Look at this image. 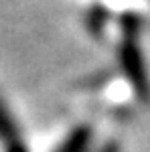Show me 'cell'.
Wrapping results in <instances>:
<instances>
[{
    "label": "cell",
    "instance_id": "2",
    "mask_svg": "<svg viewBox=\"0 0 150 152\" xmlns=\"http://www.w3.org/2000/svg\"><path fill=\"white\" fill-rule=\"evenodd\" d=\"M0 144L4 152H29L26 140L23 138L16 120L2 97H0Z\"/></svg>",
    "mask_w": 150,
    "mask_h": 152
},
{
    "label": "cell",
    "instance_id": "1",
    "mask_svg": "<svg viewBox=\"0 0 150 152\" xmlns=\"http://www.w3.org/2000/svg\"><path fill=\"white\" fill-rule=\"evenodd\" d=\"M118 61H120V69L124 73V77L132 85L136 95L142 102H148L150 79L138 45V33H124V39L120 41V47H118Z\"/></svg>",
    "mask_w": 150,
    "mask_h": 152
},
{
    "label": "cell",
    "instance_id": "3",
    "mask_svg": "<svg viewBox=\"0 0 150 152\" xmlns=\"http://www.w3.org/2000/svg\"><path fill=\"white\" fill-rule=\"evenodd\" d=\"M93 142V130L87 124L75 126L69 134L63 138V142L59 144L55 152H87Z\"/></svg>",
    "mask_w": 150,
    "mask_h": 152
},
{
    "label": "cell",
    "instance_id": "4",
    "mask_svg": "<svg viewBox=\"0 0 150 152\" xmlns=\"http://www.w3.org/2000/svg\"><path fill=\"white\" fill-rule=\"evenodd\" d=\"M105 23H108V10L102 6H93L91 10L87 12V28L93 35H102Z\"/></svg>",
    "mask_w": 150,
    "mask_h": 152
},
{
    "label": "cell",
    "instance_id": "5",
    "mask_svg": "<svg viewBox=\"0 0 150 152\" xmlns=\"http://www.w3.org/2000/svg\"><path fill=\"white\" fill-rule=\"evenodd\" d=\"M95 152H120V146L116 142H108V144H104L100 150H95Z\"/></svg>",
    "mask_w": 150,
    "mask_h": 152
}]
</instances>
